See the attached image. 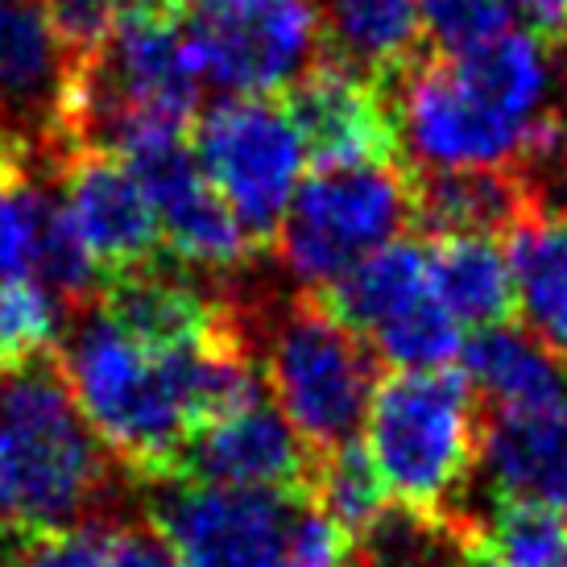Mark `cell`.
<instances>
[{
  "mask_svg": "<svg viewBox=\"0 0 567 567\" xmlns=\"http://www.w3.org/2000/svg\"><path fill=\"white\" fill-rule=\"evenodd\" d=\"M33 278L47 286L54 299L63 302V311H87L100 302L104 290V269L83 245L80 228L71 224L63 199L50 190L38 220V240H33Z\"/></svg>",
  "mask_w": 567,
  "mask_h": 567,
  "instance_id": "obj_24",
  "label": "cell"
},
{
  "mask_svg": "<svg viewBox=\"0 0 567 567\" xmlns=\"http://www.w3.org/2000/svg\"><path fill=\"white\" fill-rule=\"evenodd\" d=\"M307 497L328 514L331 522H340L348 535L364 543L378 530L385 514L394 509L385 481H381L378 464L369 460L364 443H340L331 452H319L311 460V476H307Z\"/></svg>",
  "mask_w": 567,
  "mask_h": 567,
  "instance_id": "obj_23",
  "label": "cell"
},
{
  "mask_svg": "<svg viewBox=\"0 0 567 567\" xmlns=\"http://www.w3.org/2000/svg\"><path fill=\"white\" fill-rule=\"evenodd\" d=\"M104 567H183L154 526H112Z\"/></svg>",
  "mask_w": 567,
  "mask_h": 567,
  "instance_id": "obj_33",
  "label": "cell"
},
{
  "mask_svg": "<svg viewBox=\"0 0 567 567\" xmlns=\"http://www.w3.org/2000/svg\"><path fill=\"white\" fill-rule=\"evenodd\" d=\"M199 80L228 95H278L323 59L316 0H171Z\"/></svg>",
  "mask_w": 567,
  "mask_h": 567,
  "instance_id": "obj_6",
  "label": "cell"
},
{
  "mask_svg": "<svg viewBox=\"0 0 567 567\" xmlns=\"http://www.w3.org/2000/svg\"><path fill=\"white\" fill-rule=\"evenodd\" d=\"M505 257L514 278V311L538 344L567 364V207L538 190L505 228Z\"/></svg>",
  "mask_w": 567,
  "mask_h": 567,
  "instance_id": "obj_17",
  "label": "cell"
},
{
  "mask_svg": "<svg viewBox=\"0 0 567 567\" xmlns=\"http://www.w3.org/2000/svg\"><path fill=\"white\" fill-rule=\"evenodd\" d=\"M190 150L204 178L233 207L240 228L261 249H274L278 224L295 199L307 166L299 128L278 95H224L195 116Z\"/></svg>",
  "mask_w": 567,
  "mask_h": 567,
  "instance_id": "obj_7",
  "label": "cell"
},
{
  "mask_svg": "<svg viewBox=\"0 0 567 567\" xmlns=\"http://www.w3.org/2000/svg\"><path fill=\"white\" fill-rule=\"evenodd\" d=\"M410 228V166L316 171L286 207L274 249L307 290H328L369 252L394 245Z\"/></svg>",
  "mask_w": 567,
  "mask_h": 567,
  "instance_id": "obj_5",
  "label": "cell"
},
{
  "mask_svg": "<svg viewBox=\"0 0 567 567\" xmlns=\"http://www.w3.org/2000/svg\"><path fill=\"white\" fill-rule=\"evenodd\" d=\"M502 567H567V514L535 505H497L476 526Z\"/></svg>",
  "mask_w": 567,
  "mask_h": 567,
  "instance_id": "obj_27",
  "label": "cell"
},
{
  "mask_svg": "<svg viewBox=\"0 0 567 567\" xmlns=\"http://www.w3.org/2000/svg\"><path fill=\"white\" fill-rule=\"evenodd\" d=\"M543 183L535 171H410V228L431 237H493L518 220Z\"/></svg>",
  "mask_w": 567,
  "mask_h": 567,
  "instance_id": "obj_19",
  "label": "cell"
},
{
  "mask_svg": "<svg viewBox=\"0 0 567 567\" xmlns=\"http://www.w3.org/2000/svg\"><path fill=\"white\" fill-rule=\"evenodd\" d=\"M66 216L100 261L104 278L158 261L162 228L137 174L109 150H71L50 162Z\"/></svg>",
  "mask_w": 567,
  "mask_h": 567,
  "instance_id": "obj_12",
  "label": "cell"
},
{
  "mask_svg": "<svg viewBox=\"0 0 567 567\" xmlns=\"http://www.w3.org/2000/svg\"><path fill=\"white\" fill-rule=\"evenodd\" d=\"M299 493L162 481L154 530L183 567H282Z\"/></svg>",
  "mask_w": 567,
  "mask_h": 567,
  "instance_id": "obj_9",
  "label": "cell"
},
{
  "mask_svg": "<svg viewBox=\"0 0 567 567\" xmlns=\"http://www.w3.org/2000/svg\"><path fill=\"white\" fill-rule=\"evenodd\" d=\"M116 158H125V166L137 174V183L150 195V204L158 212L162 245L174 257V266L233 274L257 252L249 233L233 216V207L224 204L199 171L190 133H178V128L150 133L121 150Z\"/></svg>",
  "mask_w": 567,
  "mask_h": 567,
  "instance_id": "obj_10",
  "label": "cell"
},
{
  "mask_svg": "<svg viewBox=\"0 0 567 567\" xmlns=\"http://www.w3.org/2000/svg\"><path fill=\"white\" fill-rule=\"evenodd\" d=\"M361 543L340 522H331L307 493H299L290 530H286L282 567H357Z\"/></svg>",
  "mask_w": 567,
  "mask_h": 567,
  "instance_id": "obj_30",
  "label": "cell"
},
{
  "mask_svg": "<svg viewBox=\"0 0 567 567\" xmlns=\"http://www.w3.org/2000/svg\"><path fill=\"white\" fill-rule=\"evenodd\" d=\"M109 530L104 522H83L59 535L33 538L17 551L13 567H104L109 559Z\"/></svg>",
  "mask_w": 567,
  "mask_h": 567,
  "instance_id": "obj_32",
  "label": "cell"
},
{
  "mask_svg": "<svg viewBox=\"0 0 567 567\" xmlns=\"http://www.w3.org/2000/svg\"><path fill=\"white\" fill-rule=\"evenodd\" d=\"M514 9L530 21V33L559 47V38L567 33V0H514Z\"/></svg>",
  "mask_w": 567,
  "mask_h": 567,
  "instance_id": "obj_34",
  "label": "cell"
},
{
  "mask_svg": "<svg viewBox=\"0 0 567 567\" xmlns=\"http://www.w3.org/2000/svg\"><path fill=\"white\" fill-rule=\"evenodd\" d=\"M464 378L493 410H530L567 398V364H559L526 328H481L464 340Z\"/></svg>",
  "mask_w": 567,
  "mask_h": 567,
  "instance_id": "obj_21",
  "label": "cell"
},
{
  "mask_svg": "<svg viewBox=\"0 0 567 567\" xmlns=\"http://www.w3.org/2000/svg\"><path fill=\"white\" fill-rule=\"evenodd\" d=\"M481 419L460 369H410L378 381L364 414V452L394 509L426 526H452V502L476 468Z\"/></svg>",
  "mask_w": 567,
  "mask_h": 567,
  "instance_id": "obj_3",
  "label": "cell"
},
{
  "mask_svg": "<svg viewBox=\"0 0 567 567\" xmlns=\"http://www.w3.org/2000/svg\"><path fill=\"white\" fill-rule=\"evenodd\" d=\"M426 266L435 295L460 328H497L514 316L509 257L493 237H431Z\"/></svg>",
  "mask_w": 567,
  "mask_h": 567,
  "instance_id": "obj_22",
  "label": "cell"
},
{
  "mask_svg": "<svg viewBox=\"0 0 567 567\" xmlns=\"http://www.w3.org/2000/svg\"><path fill=\"white\" fill-rule=\"evenodd\" d=\"M47 178L50 171L33 154L0 166V282L30 278L38 220L50 195Z\"/></svg>",
  "mask_w": 567,
  "mask_h": 567,
  "instance_id": "obj_26",
  "label": "cell"
},
{
  "mask_svg": "<svg viewBox=\"0 0 567 567\" xmlns=\"http://www.w3.org/2000/svg\"><path fill=\"white\" fill-rule=\"evenodd\" d=\"M456 526V551H452V567H502L497 559H493V551L485 547V538H481V530L476 526H468V522H452Z\"/></svg>",
  "mask_w": 567,
  "mask_h": 567,
  "instance_id": "obj_35",
  "label": "cell"
},
{
  "mask_svg": "<svg viewBox=\"0 0 567 567\" xmlns=\"http://www.w3.org/2000/svg\"><path fill=\"white\" fill-rule=\"evenodd\" d=\"M282 109L299 128L307 162H316V171L402 162L390 95L328 59H319L299 83L286 87Z\"/></svg>",
  "mask_w": 567,
  "mask_h": 567,
  "instance_id": "obj_11",
  "label": "cell"
},
{
  "mask_svg": "<svg viewBox=\"0 0 567 567\" xmlns=\"http://www.w3.org/2000/svg\"><path fill=\"white\" fill-rule=\"evenodd\" d=\"M50 17V30L66 50L71 63H83L104 50V42L116 30V9L112 0H42Z\"/></svg>",
  "mask_w": 567,
  "mask_h": 567,
  "instance_id": "obj_31",
  "label": "cell"
},
{
  "mask_svg": "<svg viewBox=\"0 0 567 567\" xmlns=\"http://www.w3.org/2000/svg\"><path fill=\"white\" fill-rule=\"evenodd\" d=\"M71 59L42 0H0V133L50 166Z\"/></svg>",
  "mask_w": 567,
  "mask_h": 567,
  "instance_id": "obj_14",
  "label": "cell"
},
{
  "mask_svg": "<svg viewBox=\"0 0 567 567\" xmlns=\"http://www.w3.org/2000/svg\"><path fill=\"white\" fill-rule=\"evenodd\" d=\"M21 154H33V150H25L21 142H13L9 133H0V166H9V162H17ZM38 158V154H33Z\"/></svg>",
  "mask_w": 567,
  "mask_h": 567,
  "instance_id": "obj_36",
  "label": "cell"
},
{
  "mask_svg": "<svg viewBox=\"0 0 567 567\" xmlns=\"http://www.w3.org/2000/svg\"><path fill=\"white\" fill-rule=\"evenodd\" d=\"M187 352V348H183ZM183 352H158L116 328L100 307L75 311L54 364L100 447L128 473L162 485L190 440Z\"/></svg>",
  "mask_w": 567,
  "mask_h": 567,
  "instance_id": "obj_2",
  "label": "cell"
},
{
  "mask_svg": "<svg viewBox=\"0 0 567 567\" xmlns=\"http://www.w3.org/2000/svg\"><path fill=\"white\" fill-rule=\"evenodd\" d=\"M95 307L133 340L158 352H183V348L204 344L237 311V302L207 295L195 278L183 274V266L171 269L162 261L104 278Z\"/></svg>",
  "mask_w": 567,
  "mask_h": 567,
  "instance_id": "obj_16",
  "label": "cell"
},
{
  "mask_svg": "<svg viewBox=\"0 0 567 567\" xmlns=\"http://www.w3.org/2000/svg\"><path fill=\"white\" fill-rule=\"evenodd\" d=\"M109 493V452L54 357L0 381V538L25 547L83 522Z\"/></svg>",
  "mask_w": 567,
  "mask_h": 567,
  "instance_id": "obj_1",
  "label": "cell"
},
{
  "mask_svg": "<svg viewBox=\"0 0 567 567\" xmlns=\"http://www.w3.org/2000/svg\"><path fill=\"white\" fill-rule=\"evenodd\" d=\"M316 295V290H311ZM328 311L361 336L369 352L394 364L398 373L410 369H452L464 352L460 323L447 316L426 266V240L398 237L394 245L369 252L319 290Z\"/></svg>",
  "mask_w": 567,
  "mask_h": 567,
  "instance_id": "obj_8",
  "label": "cell"
},
{
  "mask_svg": "<svg viewBox=\"0 0 567 567\" xmlns=\"http://www.w3.org/2000/svg\"><path fill=\"white\" fill-rule=\"evenodd\" d=\"M311 447L295 435L282 410L257 398L249 406L199 426L174 460L166 481L228 488H274L302 493L311 476Z\"/></svg>",
  "mask_w": 567,
  "mask_h": 567,
  "instance_id": "obj_13",
  "label": "cell"
},
{
  "mask_svg": "<svg viewBox=\"0 0 567 567\" xmlns=\"http://www.w3.org/2000/svg\"><path fill=\"white\" fill-rule=\"evenodd\" d=\"M323 59L390 92L410 66L431 54L423 0H328Z\"/></svg>",
  "mask_w": 567,
  "mask_h": 567,
  "instance_id": "obj_18",
  "label": "cell"
},
{
  "mask_svg": "<svg viewBox=\"0 0 567 567\" xmlns=\"http://www.w3.org/2000/svg\"><path fill=\"white\" fill-rule=\"evenodd\" d=\"M66 311L38 278L0 282V381L50 361L63 340Z\"/></svg>",
  "mask_w": 567,
  "mask_h": 567,
  "instance_id": "obj_25",
  "label": "cell"
},
{
  "mask_svg": "<svg viewBox=\"0 0 567 567\" xmlns=\"http://www.w3.org/2000/svg\"><path fill=\"white\" fill-rule=\"evenodd\" d=\"M514 0H423L426 42L435 54H464L514 30Z\"/></svg>",
  "mask_w": 567,
  "mask_h": 567,
  "instance_id": "obj_29",
  "label": "cell"
},
{
  "mask_svg": "<svg viewBox=\"0 0 567 567\" xmlns=\"http://www.w3.org/2000/svg\"><path fill=\"white\" fill-rule=\"evenodd\" d=\"M476 468L497 505L567 514V398L530 410H493L481 423Z\"/></svg>",
  "mask_w": 567,
  "mask_h": 567,
  "instance_id": "obj_15",
  "label": "cell"
},
{
  "mask_svg": "<svg viewBox=\"0 0 567 567\" xmlns=\"http://www.w3.org/2000/svg\"><path fill=\"white\" fill-rule=\"evenodd\" d=\"M261 336L266 394L311 456L352 443L378 390V357L369 344L311 290L286 299L269 323H261Z\"/></svg>",
  "mask_w": 567,
  "mask_h": 567,
  "instance_id": "obj_4",
  "label": "cell"
},
{
  "mask_svg": "<svg viewBox=\"0 0 567 567\" xmlns=\"http://www.w3.org/2000/svg\"><path fill=\"white\" fill-rule=\"evenodd\" d=\"M555 54L551 42H543L530 30H505L485 47H473L464 54H443L460 83L473 95H481L488 109L502 112L518 128L543 133L564 121V112L551 109L555 87Z\"/></svg>",
  "mask_w": 567,
  "mask_h": 567,
  "instance_id": "obj_20",
  "label": "cell"
},
{
  "mask_svg": "<svg viewBox=\"0 0 567 567\" xmlns=\"http://www.w3.org/2000/svg\"><path fill=\"white\" fill-rule=\"evenodd\" d=\"M456 526H426L402 509H390L361 543L357 567H452Z\"/></svg>",
  "mask_w": 567,
  "mask_h": 567,
  "instance_id": "obj_28",
  "label": "cell"
},
{
  "mask_svg": "<svg viewBox=\"0 0 567 567\" xmlns=\"http://www.w3.org/2000/svg\"><path fill=\"white\" fill-rule=\"evenodd\" d=\"M559 166H564V190H567V128H564V142H559Z\"/></svg>",
  "mask_w": 567,
  "mask_h": 567,
  "instance_id": "obj_37",
  "label": "cell"
}]
</instances>
